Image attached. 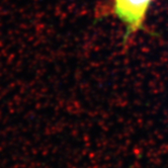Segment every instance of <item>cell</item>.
<instances>
[{"label": "cell", "mask_w": 168, "mask_h": 168, "mask_svg": "<svg viewBox=\"0 0 168 168\" xmlns=\"http://www.w3.org/2000/svg\"><path fill=\"white\" fill-rule=\"evenodd\" d=\"M154 0H114L115 13L125 24V40L143 27L146 16Z\"/></svg>", "instance_id": "obj_1"}]
</instances>
